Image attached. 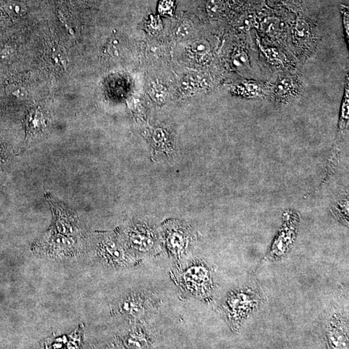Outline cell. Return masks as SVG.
Here are the masks:
<instances>
[{
  "label": "cell",
  "instance_id": "cell-1",
  "mask_svg": "<svg viewBox=\"0 0 349 349\" xmlns=\"http://www.w3.org/2000/svg\"><path fill=\"white\" fill-rule=\"evenodd\" d=\"M160 303L159 297L152 291L137 288L131 291L121 299L115 311L130 322H144L157 311Z\"/></svg>",
  "mask_w": 349,
  "mask_h": 349
},
{
  "label": "cell",
  "instance_id": "cell-2",
  "mask_svg": "<svg viewBox=\"0 0 349 349\" xmlns=\"http://www.w3.org/2000/svg\"><path fill=\"white\" fill-rule=\"evenodd\" d=\"M194 238L189 226L180 220H168L162 227L160 242L170 258L179 261L190 251Z\"/></svg>",
  "mask_w": 349,
  "mask_h": 349
},
{
  "label": "cell",
  "instance_id": "cell-3",
  "mask_svg": "<svg viewBox=\"0 0 349 349\" xmlns=\"http://www.w3.org/2000/svg\"><path fill=\"white\" fill-rule=\"evenodd\" d=\"M126 247L134 256H150L159 252L160 239L157 231L150 224L143 222L130 224L124 235ZM137 257V256H136Z\"/></svg>",
  "mask_w": 349,
  "mask_h": 349
},
{
  "label": "cell",
  "instance_id": "cell-4",
  "mask_svg": "<svg viewBox=\"0 0 349 349\" xmlns=\"http://www.w3.org/2000/svg\"><path fill=\"white\" fill-rule=\"evenodd\" d=\"M181 288L196 297L204 296L210 289L211 273L200 262H192L177 274Z\"/></svg>",
  "mask_w": 349,
  "mask_h": 349
},
{
  "label": "cell",
  "instance_id": "cell-5",
  "mask_svg": "<svg viewBox=\"0 0 349 349\" xmlns=\"http://www.w3.org/2000/svg\"><path fill=\"white\" fill-rule=\"evenodd\" d=\"M135 324L122 339L124 346L128 349L153 348L156 342L155 331L144 322Z\"/></svg>",
  "mask_w": 349,
  "mask_h": 349
},
{
  "label": "cell",
  "instance_id": "cell-6",
  "mask_svg": "<svg viewBox=\"0 0 349 349\" xmlns=\"http://www.w3.org/2000/svg\"><path fill=\"white\" fill-rule=\"evenodd\" d=\"M169 133L163 128H157L151 132L150 140L153 153L160 155H169L173 151V144Z\"/></svg>",
  "mask_w": 349,
  "mask_h": 349
},
{
  "label": "cell",
  "instance_id": "cell-7",
  "mask_svg": "<svg viewBox=\"0 0 349 349\" xmlns=\"http://www.w3.org/2000/svg\"><path fill=\"white\" fill-rule=\"evenodd\" d=\"M206 9L209 16L218 18L225 12L226 5L223 0H208Z\"/></svg>",
  "mask_w": 349,
  "mask_h": 349
},
{
  "label": "cell",
  "instance_id": "cell-8",
  "mask_svg": "<svg viewBox=\"0 0 349 349\" xmlns=\"http://www.w3.org/2000/svg\"><path fill=\"white\" fill-rule=\"evenodd\" d=\"M125 45L123 39L119 36H113L108 43L107 51L108 54L114 59H119L123 55Z\"/></svg>",
  "mask_w": 349,
  "mask_h": 349
},
{
  "label": "cell",
  "instance_id": "cell-9",
  "mask_svg": "<svg viewBox=\"0 0 349 349\" xmlns=\"http://www.w3.org/2000/svg\"><path fill=\"white\" fill-rule=\"evenodd\" d=\"M149 95L154 101L163 103L166 100L168 92L166 87L160 83H153L149 89Z\"/></svg>",
  "mask_w": 349,
  "mask_h": 349
},
{
  "label": "cell",
  "instance_id": "cell-10",
  "mask_svg": "<svg viewBox=\"0 0 349 349\" xmlns=\"http://www.w3.org/2000/svg\"><path fill=\"white\" fill-rule=\"evenodd\" d=\"M192 52L197 55H206L210 52V46L205 40H198L192 43L190 46Z\"/></svg>",
  "mask_w": 349,
  "mask_h": 349
},
{
  "label": "cell",
  "instance_id": "cell-11",
  "mask_svg": "<svg viewBox=\"0 0 349 349\" xmlns=\"http://www.w3.org/2000/svg\"><path fill=\"white\" fill-rule=\"evenodd\" d=\"M263 31L270 35L274 36L278 33L279 28V20L276 18L265 19L262 23Z\"/></svg>",
  "mask_w": 349,
  "mask_h": 349
},
{
  "label": "cell",
  "instance_id": "cell-12",
  "mask_svg": "<svg viewBox=\"0 0 349 349\" xmlns=\"http://www.w3.org/2000/svg\"><path fill=\"white\" fill-rule=\"evenodd\" d=\"M309 33V27L305 21L299 20L297 21L295 27V36L297 39L304 40L307 38Z\"/></svg>",
  "mask_w": 349,
  "mask_h": 349
},
{
  "label": "cell",
  "instance_id": "cell-13",
  "mask_svg": "<svg viewBox=\"0 0 349 349\" xmlns=\"http://www.w3.org/2000/svg\"><path fill=\"white\" fill-rule=\"evenodd\" d=\"M192 28L191 25L188 23H183L175 28L174 34L175 37L179 39H184L191 34Z\"/></svg>",
  "mask_w": 349,
  "mask_h": 349
},
{
  "label": "cell",
  "instance_id": "cell-14",
  "mask_svg": "<svg viewBox=\"0 0 349 349\" xmlns=\"http://www.w3.org/2000/svg\"><path fill=\"white\" fill-rule=\"evenodd\" d=\"M248 61V57L245 52H237L232 59L233 65L237 69L243 68L247 66Z\"/></svg>",
  "mask_w": 349,
  "mask_h": 349
},
{
  "label": "cell",
  "instance_id": "cell-15",
  "mask_svg": "<svg viewBox=\"0 0 349 349\" xmlns=\"http://www.w3.org/2000/svg\"><path fill=\"white\" fill-rule=\"evenodd\" d=\"M26 10L27 7L24 4L18 3V2H13L8 7V11L13 16H23L26 12Z\"/></svg>",
  "mask_w": 349,
  "mask_h": 349
},
{
  "label": "cell",
  "instance_id": "cell-16",
  "mask_svg": "<svg viewBox=\"0 0 349 349\" xmlns=\"http://www.w3.org/2000/svg\"><path fill=\"white\" fill-rule=\"evenodd\" d=\"M9 91L12 96L18 99H25L27 97L26 90L18 85L12 86L11 89H9Z\"/></svg>",
  "mask_w": 349,
  "mask_h": 349
},
{
  "label": "cell",
  "instance_id": "cell-17",
  "mask_svg": "<svg viewBox=\"0 0 349 349\" xmlns=\"http://www.w3.org/2000/svg\"><path fill=\"white\" fill-rule=\"evenodd\" d=\"M284 1H294V0H284Z\"/></svg>",
  "mask_w": 349,
  "mask_h": 349
}]
</instances>
